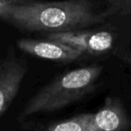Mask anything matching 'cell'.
Here are the masks:
<instances>
[{
	"mask_svg": "<svg viewBox=\"0 0 131 131\" xmlns=\"http://www.w3.org/2000/svg\"><path fill=\"white\" fill-rule=\"evenodd\" d=\"M109 17L105 10L94 11L93 4L88 0H0V20L20 31L30 32L81 31L104 24Z\"/></svg>",
	"mask_w": 131,
	"mask_h": 131,
	"instance_id": "6da1fadb",
	"label": "cell"
},
{
	"mask_svg": "<svg viewBox=\"0 0 131 131\" xmlns=\"http://www.w3.org/2000/svg\"><path fill=\"white\" fill-rule=\"evenodd\" d=\"M102 72V67L93 65L58 75L26 102L18 121L38 113L59 111L78 102L94 89Z\"/></svg>",
	"mask_w": 131,
	"mask_h": 131,
	"instance_id": "7a4b0ae2",
	"label": "cell"
},
{
	"mask_svg": "<svg viewBox=\"0 0 131 131\" xmlns=\"http://www.w3.org/2000/svg\"><path fill=\"white\" fill-rule=\"evenodd\" d=\"M27 72V60L17 56L15 49L10 48L6 56L0 59V117L18 94Z\"/></svg>",
	"mask_w": 131,
	"mask_h": 131,
	"instance_id": "3957f363",
	"label": "cell"
},
{
	"mask_svg": "<svg viewBox=\"0 0 131 131\" xmlns=\"http://www.w3.org/2000/svg\"><path fill=\"white\" fill-rule=\"evenodd\" d=\"M45 40H52L80 50L84 55H100L111 50L114 37L105 31H72L44 33Z\"/></svg>",
	"mask_w": 131,
	"mask_h": 131,
	"instance_id": "277c9868",
	"label": "cell"
},
{
	"mask_svg": "<svg viewBox=\"0 0 131 131\" xmlns=\"http://www.w3.org/2000/svg\"><path fill=\"white\" fill-rule=\"evenodd\" d=\"M16 45L24 53L59 63H70L84 57L80 50L45 39H20L16 41Z\"/></svg>",
	"mask_w": 131,
	"mask_h": 131,
	"instance_id": "5b68a950",
	"label": "cell"
},
{
	"mask_svg": "<svg viewBox=\"0 0 131 131\" xmlns=\"http://www.w3.org/2000/svg\"><path fill=\"white\" fill-rule=\"evenodd\" d=\"M32 131H102L96 125L94 113L77 114L68 119L53 122Z\"/></svg>",
	"mask_w": 131,
	"mask_h": 131,
	"instance_id": "8992f818",
	"label": "cell"
},
{
	"mask_svg": "<svg viewBox=\"0 0 131 131\" xmlns=\"http://www.w3.org/2000/svg\"><path fill=\"white\" fill-rule=\"evenodd\" d=\"M109 6L105 9V12L109 16L113 15H127L131 13V0L125 1H110L108 2Z\"/></svg>",
	"mask_w": 131,
	"mask_h": 131,
	"instance_id": "52a82bcc",
	"label": "cell"
}]
</instances>
